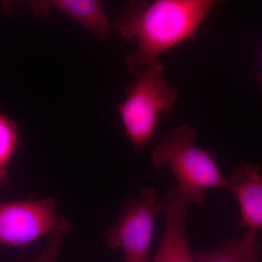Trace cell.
Segmentation results:
<instances>
[{"mask_svg": "<svg viewBox=\"0 0 262 262\" xmlns=\"http://www.w3.org/2000/svg\"><path fill=\"white\" fill-rule=\"evenodd\" d=\"M227 184L239 205L241 220L237 227L261 229L262 169L253 164H243L227 179Z\"/></svg>", "mask_w": 262, "mask_h": 262, "instance_id": "7", "label": "cell"}, {"mask_svg": "<svg viewBox=\"0 0 262 262\" xmlns=\"http://www.w3.org/2000/svg\"><path fill=\"white\" fill-rule=\"evenodd\" d=\"M178 188L169 189L162 202L165 225L160 247L149 262H196L186 232L187 204Z\"/></svg>", "mask_w": 262, "mask_h": 262, "instance_id": "6", "label": "cell"}, {"mask_svg": "<svg viewBox=\"0 0 262 262\" xmlns=\"http://www.w3.org/2000/svg\"><path fill=\"white\" fill-rule=\"evenodd\" d=\"M178 98V91L167 82L165 67L159 61L136 74L125 101L117 106L134 149H140L150 140L160 115L170 111Z\"/></svg>", "mask_w": 262, "mask_h": 262, "instance_id": "3", "label": "cell"}, {"mask_svg": "<svg viewBox=\"0 0 262 262\" xmlns=\"http://www.w3.org/2000/svg\"><path fill=\"white\" fill-rule=\"evenodd\" d=\"M37 16L46 17L51 9L70 15L98 39L106 41L112 27L101 2L95 0H35L22 2Z\"/></svg>", "mask_w": 262, "mask_h": 262, "instance_id": "8", "label": "cell"}, {"mask_svg": "<svg viewBox=\"0 0 262 262\" xmlns=\"http://www.w3.org/2000/svg\"><path fill=\"white\" fill-rule=\"evenodd\" d=\"M195 138V130L189 125L177 127L155 146L151 161L158 168H170L182 195L188 202L201 204L206 189L227 188V184L211 151L196 146Z\"/></svg>", "mask_w": 262, "mask_h": 262, "instance_id": "2", "label": "cell"}, {"mask_svg": "<svg viewBox=\"0 0 262 262\" xmlns=\"http://www.w3.org/2000/svg\"><path fill=\"white\" fill-rule=\"evenodd\" d=\"M196 262H261L262 244L257 231L247 229L222 247L194 253Z\"/></svg>", "mask_w": 262, "mask_h": 262, "instance_id": "9", "label": "cell"}, {"mask_svg": "<svg viewBox=\"0 0 262 262\" xmlns=\"http://www.w3.org/2000/svg\"><path fill=\"white\" fill-rule=\"evenodd\" d=\"M261 87H262V75H261Z\"/></svg>", "mask_w": 262, "mask_h": 262, "instance_id": "11", "label": "cell"}, {"mask_svg": "<svg viewBox=\"0 0 262 262\" xmlns=\"http://www.w3.org/2000/svg\"><path fill=\"white\" fill-rule=\"evenodd\" d=\"M18 141V125L0 112V192L8 180V166Z\"/></svg>", "mask_w": 262, "mask_h": 262, "instance_id": "10", "label": "cell"}, {"mask_svg": "<svg viewBox=\"0 0 262 262\" xmlns=\"http://www.w3.org/2000/svg\"><path fill=\"white\" fill-rule=\"evenodd\" d=\"M215 0H155L129 2L117 17L113 29L121 37L135 39L137 51L127 55V70L138 73L158 61L164 52L194 37Z\"/></svg>", "mask_w": 262, "mask_h": 262, "instance_id": "1", "label": "cell"}, {"mask_svg": "<svg viewBox=\"0 0 262 262\" xmlns=\"http://www.w3.org/2000/svg\"><path fill=\"white\" fill-rule=\"evenodd\" d=\"M162 208L155 188H141L139 199L125 203L116 225L106 232L108 247L122 248L125 262H149L155 221Z\"/></svg>", "mask_w": 262, "mask_h": 262, "instance_id": "4", "label": "cell"}, {"mask_svg": "<svg viewBox=\"0 0 262 262\" xmlns=\"http://www.w3.org/2000/svg\"><path fill=\"white\" fill-rule=\"evenodd\" d=\"M58 230H70L53 198L0 201V245L24 247Z\"/></svg>", "mask_w": 262, "mask_h": 262, "instance_id": "5", "label": "cell"}]
</instances>
